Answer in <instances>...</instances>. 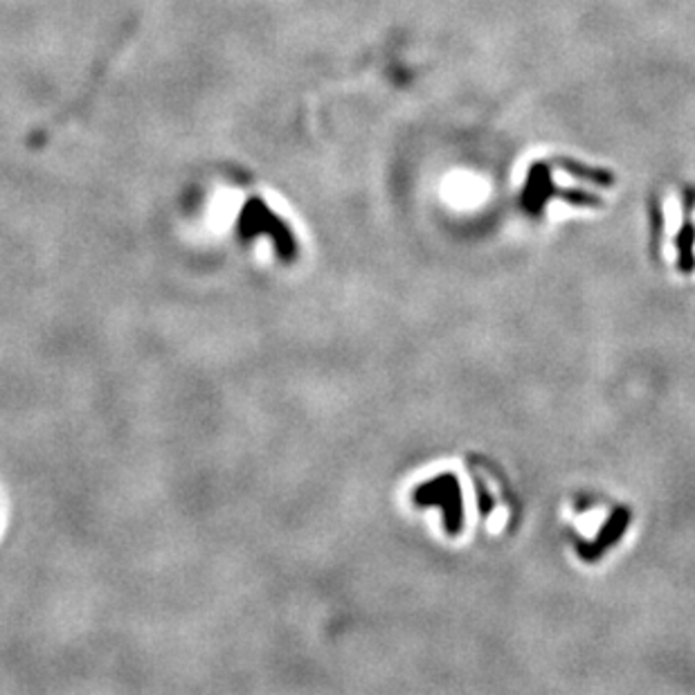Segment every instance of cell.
Returning <instances> with one entry per match:
<instances>
[{
  "mask_svg": "<svg viewBox=\"0 0 695 695\" xmlns=\"http://www.w3.org/2000/svg\"><path fill=\"white\" fill-rule=\"evenodd\" d=\"M677 268L682 273H691L695 268V253H693V246H695V227L693 223L686 218L679 235H677Z\"/></svg>",
  "mask_w": 695,
  "mask_h": 695,
  "instance_id": "cell-4",
  "label": "cell"
},
{
  "mask_svg": "<svg viewBox=\"0 0 695 695\" xmlns=\"http://www.w3.org/2000/svg\"><path fill=\"white\" fill-rule=\"evenodd\" d=\"M417 507H439L448 535H459L463 529V493L454 473H441L412 491Z\"/></svg>",
  "mask_w": 695,
  "mask_h": 695,
  "instance_id": "cell-2",
  "label": "cell"
},
{
  "mask_svg": "<svg viewBox=\"0 0 695 695\" xmlns=\"http://www.w3.org/2000/svg\"><path fill=\"white\" fill-rule=\"evenodd\" d=\"M633 522V513L626 507L614 509L610 513V518L601 524L599 533L594 540H576V554L585 561V563H594L599 561L607 550H612L620 540L624 538L626 529Z\"/></svg>",
  "mask_w": 695,
  "mask_h": 695,
  "instance_id": "cell-3",
  "label": "cell"
},
{
  "mask_svg": "<svg viewBox=\"0 0 695 695\" xmlns=\"http://www.w3.org/2000/svg\"><path fill=\"white\" fill-rule=\"evenodd\" d=\"M476 493H478V511H480V518L487 520L495 507V500L491 498L487 484L482 482V478H476Z\"/></svg>",
  "mask_w": 695,
  "mask_h": 695,
  "instance_id": "cell-5",
  "label": "cell"
},
{
  "mask_svg": "<svg viewBox=\"0 0 695 695\" xmlns=\"http://www.w3.org/2000/svg\"><path fill=\"white\" fill-rule=\"evenodd\" d=\"M237 227L244 242L268 237L282 262H293L297 257V242L288 223H284L262 198H251L244 203Z\"/></svg>",
  "mask_w": 695,
  "mask_h": 695,
  "instance_id": "cell-1",
  "label": "cell"
},
{
  "mask_svg": "<svg viewBox=\"0 0 695 695\" xmlns=\"http://www.w3.org/2000/svg\"><path fill=\"white\" fill-rule=\"evenodd\" d=\"M572 176H579V178H585V181H594V183H599V185H610L612 183V176H605V174H601V172H590V170H585V167H581V165H576V163H561Z\"/></svg>",
  "mask_w": 695,
  "mask_h": 695,
  "instance_id": "cell-6",
  "label": "cell"
}]
</instances>
